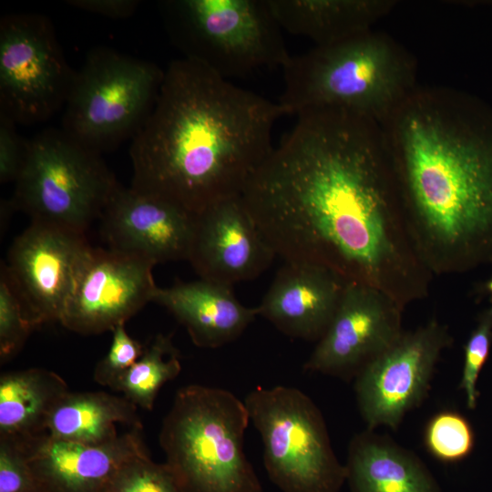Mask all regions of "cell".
<instances>
[{
    "mask_svg": "<svg viewBox=\"0 0 492 492\" xmlns=\"http://www.w3.org/2000/svg\"><path fill=\"white\" fill-rule=\"evenodd\" d=\"M241 198L286 262L327 268L404 309L433 274L412 238L382 125L339 109L299 113Z\"/></svg>",
    "mask_w": 492,
    "mask_h": 492,
    "instance_id": "cell-1",
    "label": "cell"
},
{
    "mask_svg": "<svg viewBox=\"0 0 492 492\" xmlns=\"http://www.w3.org/2000/svg\"><path fill=\"white\" fill-rule=\"evenodd\" d=\"M382 127L426 268L492 263V123L455 89L418 87Z\"/></svg>",
    "mask_w": 492,
    "mask_h": 492,
    "instance_id": "cell-2",
    "label": "cell"
},
{
    "mask_svg": "<svg viewBox=\"0 0 492 492\" xmlns=\"http://www.w3.org/2000/svg\"><path fill=\"white\" fill-rule=\"evenodd\" d=\"M278 103L232 84L201 64L172 60L154 107L132 138L135 190L192 213L231 197L273 150Z\"/></svg>",
    "mask_w": 492,
    "mask_h": 492,
    "instance_id": "cell-3",
    "label": "cell"
},
{
    "mask_svg": "<svg viewBox=\"0 0 492 492\" xmlns=\"http://www.w3.org/2000/svg\"><path fill=\"white\" fill-rule=\"evenodd\" d=\"M282 69L288 115L339 109L383 125L418 87L415 56L374 29L292 56Z\"/></svg>",
    "mask_w": 492,
    "mask_h": 492,
    "instance_id": "cell-4",
    "label": "cell"
},
{
    "mask_svg": "<svg viewBox=\"0 0 492 492\" xmlns=\"http://www.w3.org/2000/svg\"><path fill=\"white\" fill-rule=\"evenodd\" d=\"M250 421L244 401L228 390L190 384L177 391L159 445L181 492H263L244 452Z\"/></svg>",
    "mask_w": 492,
    "mask_h": 492,
    "instance_id": "cell-5",
    "label": "cell"
},
{
    "mask_svg": "<svg viewBox=\"0 0 492 492\" xmlns=\"http://www.w3.org/2000/svg\"><path fill=\"white\" fill-rule=\"evenodd\" d=\"M166 31L183 57L229 79L291 58L269 0H166Z\"/></svg>",
    "mask_w": 492,
    "mask_h": 492,
    "instance_id": "cell-6",
    "label": "cell"
},
{
    "mask_svg": "<svg viewBox=\"0 0 492 492\" xmlns=\"http://www.w3.org/2000/svg\"><path fill=\"white\" fill-rule=\"evenodd\" d=\"M15 186L12 202L32 221L85 233L120 184L101 154L47 128L27 140Z\"/></svg>",
    "mask_w": 492,
    "mask_h": 492,
    "instance_id": "cell-7",
    "label": "cell"
},
{
    "mask_svg": "<svg viewBox=\"0 0 492 492\" xmlns=\"http://www.w3.org/2000/svg\"><path fill=\"white\" fill-rule=\"evenodd\" d=\"M164 69L109 47H95L76 71L62 129L102 155L136 135L158 97Z\"/></svg>",
    "mask_w": 492,
    "mask_h": 492,
    "instance_id": "cell-8",
    "label": "cell"
},
{
    "mask_svg": "<svg viewBox=\"0 0 492 492\" xmlns=\"http://www.w3.org/2000/svg\"><path fill=\"white\" fill-rule=\"evenodd\" d=\"M261 435L263 463L282 492H339L345 466L332 447L323 416L314 402L292 386H258L243 400Z\"/></svg>",
    "mask_w": 492,
    "mask_h": 492,
    "instance_id": "cell-9",
    "label": "cell"
},
{
    "mask_svg": "<svg viewBox=\"0 0 492 492\" xmlns=\"http://www.w3.org/2000/svg\"><path fill=\"white\" fill-rule=\"evenodd\" d=\"M75 75L49 19L30 13L1 18V115L16 125L46 122L64 108Z\"/></svg>",
    "mask_w": 492,
    "mask_h": 492,
    "instance_id": "cell-10",
    "label": "cell"
},
{
    "mask_svg": "<svg viewBox=\"0 0 492 492\" xmlns=\"http://www.w3.org/2000/svg\"><path fill=\"white\" fill-rule=\"evenodd\" d=\"M446 325L436 319L404 332L354 377L360 414L368 430L396 429L407 412L428 393L442 352L451 345Z\"/></svg>",
    "mask_w": 492,
    "mask_h": 492,
    "instance_id": "cell-11",
    "label": "cell"
},
{
    "mask_svg": "<svg viewBox=\"0 0 492 492\" xmlns=\"http://www.w3.org/2000/svg\"><path fill=\"white\" fill-rule=\"evenodd\" d=\"M85 233L32 221L4 263L35 328L60 322L90 250Z\"/></svg>",
    "mask_w": 492,
    "mask_h": 492,
    "instance_id": "cell-12",
    "label": "cell"
},
{
    "mask_svg": "<svg viewBox=\"0 0 492 492\" xmlns=\"http://www.w3.org/2000/svg\"><path fill=\"white\" fill-rule=\"evenodd\" d=\"M155 262L110 248H90L60 323L81 334L112 331L149 302Z\"/></svg>",
    "mask_w": 492,
    "mask_h": 492,
    "instance_id": "cell-13",
    "label": "cell"
},
{
    "mask_svg": "<svg viewBox=\"0 0 492 492\" xmlns=\"http://www.w3.org/2000/svg\"><path fill=\"white\" fill-rule=\"evenodd\" d=\"M404 310L380 290L346 282L338 308L305 362L304 371L354 379L404 333Z\"/></svg>",
    "mask_w": 492,
    "mask_h": 492,
    "instance_id": "cell-14",
    "label": "cell"
},
{
    "mask_svg": "<svg viewBox=\"0 0 492 492\" xmlns=\"http://www.w3.org/2000/svg\"><path fill=\"white\" fill-rule=\"evenodd\" d=\"M275 256L241 196L217 201L196 214L188 261L200 279L232 287L261 275Z\"/></svg>",
    "mask_w": 492,
    "mask_h": 492,
    "instance_id": "cell-15",
    "label": "cell"
},
{
    "mask_svg": "<svg viewBox=\"0 0 492 492\" xmlns=\"http://www.w3.org/2000/svg\"><path fill=\"white\" fill-rule=\"evenodd\" d=\"M100 220L110 249L156 264L189 260L196 214L173 202L120 185Z\"/></svg>",
    "mask_w": 492,
    "mask_h": 492,
    "instance_id": "cell-16",
    "label": "cell"
},
{
    "mask_svg": "<svg viewBox=\"0 0 492 492\" xmlns=\"http://www.w3.org/2000/svg\"><path fill=\"white\" fill-rule=\"evenodd\" d=\"M141 429L131 427L100 445L67 441L47 434L17 441L46 492H104L124 464L148 453Z\"/></svg>",
    "mask_w": 492,
    "mask_h": 492,
    "instance_id": "cell-17",
    "label": "cell"
},
{
    "mask_svg": "<svg viewBox=\"0 0 492 492\" xmlns=\"http://www.w3.org/2000/svg\"><path fill=\"white\" fill-rule=\"evenodd\" d=\"M345 284L323 266L284 261L256 307L258 315L287 336L318 342L338 308Z\"/></svg>",
    "mask_w": 492,
    "mask_h": 492,
    "instance_id": "cell-18",
    "label": "cell"
},
{
    "mask_svg": "<svg viewBox=\"0 0 492 492\" xmlns=\"http://www.w3.org/2000/svg\"><path fill=\"white\" fill-rule=\"evenodd\" d=\"M152 302L169 311L202 348L233 342L258 316L257 308L243 305L232 287L204 279L157 287Z\"/></svg>",
    "mask_w": 492,
    "mask_h": 492,
    "instance_id": "cell-19",
    "label": "cell"
},
{
    "mask_svg": "<svg viewBox=\"0 0 492 492\" xmlns=\"http://www.w3.org/2000/svg\"><path fill=\"white\" fill-rule=\"evenodd\" d=\"M372 431L355 435L349 444L344 466L351 492H440L419 457Z\"/></svg>",
    "mask_w": 492,
    "mask_h": 492,
    "instance_id": "cell-20",
    "label": "cell"
},
{
    "mask_svg": "<svg viewBox=\"0 0 492 492\" xmlns=\"http://www.w3.org/2000/svg\"><path fill=\"white\" fill-rule=\"evenodd\" d=\"M282 27L314 46H329L373 30L395 7L392 0H269Z\"/></svg>",
    "mask_w": 492,
    "mask_h": 492,
    "instance_id": "cell-21",
    "label": "cell"
},
{
    "mask_svg": "<svg viewBox=\"0 0 492 492\" xmlns=\"http://www.w3.org/2000/svg\"><path fill=\"white\" fill-rule=\"evenodd\" d=\"M68 392L55 372L29 368L0 377V437L26 440L46 434L56 403Z\"/></svg>",
    "mask_w": 492,
    "mask_h": 492,
    "instance_id": "cell-22",
    "label": "cell"
},
{
    "mask_svg": "<svg viewBox=\"0 0 492 492\" xmlns=\"http://www.w3.org/2000/svg\"><path fill=\"white\" fill-rule=\"evenodd\" d=\"M117 424L142 427L138 406L105 392L69 391L52 409L46 434L52 437L87 445H100L118 436Z\"/></svg>",
    "mask_w": 492,
    "mask_h": 492,
    "instance_id": "cell-23",
    "label": "cell"
},
{
    "mask_svg": "<svg viewBox=\"0 0 492 492\" xmlns=\"http://www.w3.org/2000/svg\"><path fill=\"white\" fill-rule=\"evenodd\" d=\"M181 371L179 353L171 335L158 334L146 346L139 359L113 387L138 407L151 410L160 388Z\"/></svg>",
    "mask_w": 492,
    "mask_h": 492,
    "instance_id": "cell-24",
    "label": "cell"
},
{
    "mask_svg": "<svg viewBox=\"0 0 492 492\" xmlns=\"http://www.w3.org/2000/svg\"><path fill=\"white\" fill-rule=\"evenodd\" d=\"M427 451L436 459L452 463L470 455L475 434L468 420L455 411H442L427 422L424 432Z\"/></svg>",
    "mask_w": 492,
    "mask_h": 492,
    "instance_id": "cell-25",
    "label": "cell"
},
{
    "mask_svg": "<svg viewBox=\"0 0 492 492\" xmlns=\"http://www.w3.org/2000/svg\"><path fill=\"white\" fill-rule=\"evenodd\" d=\"M35 329L26 315L24 306L5 264L0 274V360L5 363L24 346Z\"/></svg>",
    "mask_w": 492,
    "mask_h": 492,
    "instance_id": "cell-26",
    "label": "cell"
},
{
    "mask_svg": "<svg viewBox=\"0 0 492 492\" xmlns=\"http://www.w3.org/2000/svg\"><path fill=\"white\" fill-rule=\"evenodd\" d=\"M104 492H181L165 464H156L149 454L138 456L111 478Z\"/></svg>",
    "mask_w": 492,
    "mask_h": 492,
    "instance_id": "cell-27",
    "label": "cell"
},
{
    "mask_svg": "<svg viewBox=\"0 0 492 492\" xmlns=\"http://www.w3.org/2000/svg\"><path fill=\"white\" fill-rule=\"evenodd\" d=\"M492 345V305L479 314L476 326L464 347V363L459 389L466 395V405L475 409L477 404V388L479 374L485 365Z\"/></svg>",
    "mask_w": 492,
    "mask_h": 492,
    "instance_id": "cell-28",
    "label": "cell"
},
{
    "mask_svg": "<svg viewBox=\"0 0 492 492\" xmlns=\"http://www.w3.org/2000/svg\"><path fill=\"white\" fill-rule=\"evenodd\" d=\"M110 347L94 371V380L113 389L121 376L139 359L144 346L126 331L125 323L112 331Z\"/></svg>",
    "mask_w": 492,
    "mask_h": 492,
    "instance_id": "cell-29",
    "label": "cell"
},
{
    "mask_svg": "<svg viewBox=\"0 0 492 492\" xmlns=\"http://www.w3.org/2000/svg\"><path fill=\"white\" fill-rule=\"evenodd\" d=\"M0 492H46L36 478L21 444L0 437Z\"/></svg>",
    "mask_w": 492,
    "mask_h": 492,
    "instance_id": "cell-30",
    "label": "cell"
},
{
    "mask_svg": "<svg viewBox=\"0 0 492 492\" xmlns=\"http://www.w3.org/2000/svg\"><path fill=\"white\" fill-rule=\"evenodd\" d=\"M16 124L0 114V181L15 182L25 162L27 140L16 131Z\"/></svg>",
    "mask_w": 492,
    "mask_h": 492,
    "instance_id": "cell-31",
    "label": "cell"
},
{
    "mask_svg": "<svg viewBox=\"0 0 492 492\" xmlns=\"http://www.w3.org/2000/svg\"><path fill=\"white\" fill-rule=\"evenodd\" d=\"M67 5L82 11L99 15L112 19L131 16L137 10V0H69Z\"/></svg>",
    "mask_w": 492,
    "mask_h": 492,
    "instance_id": "cell-32",
    "label": "cell"
},
{
    "mask_svg": "<svg viewBox=\"0 0 492 492\" xmlns=\"http://www.w3.org/2000/svg\"><path fill=\"white\" fill-rule=\"evenodd\" d=\"M485 291L488 296L489 304L492 305V272H491L490 277L486 282Z\"/></svg>",
    "mask_w": 492,
    "mask_h": 492,
    "instance_id": "cell-33",
    "label": "cell"
}]
</instances>
